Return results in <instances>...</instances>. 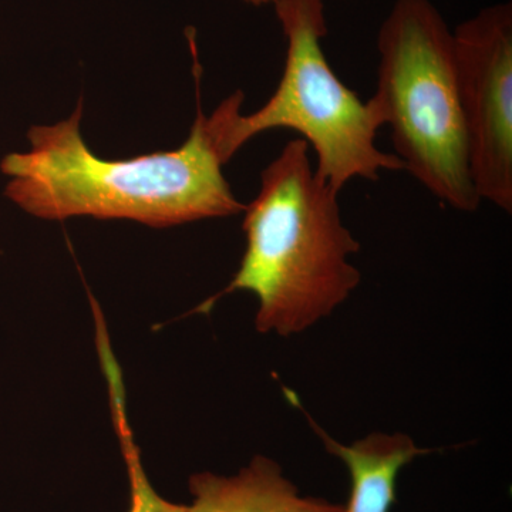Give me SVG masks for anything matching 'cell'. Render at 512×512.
I'll return each mask as SVG.
<instances>
[{
  "label": "cell",
  "mask_w": 512,
  "mask_h": 512,
  "mask_svg": "<svg viewBox=\"0 0 512 512\" xmlns=\"http://www.w3.org/2000/svg\"><path fill=\"white\" fill-rule=\"evenodd\" d=\"M308 420L325 450L349 470L352 490L343 512H390L396 503L400 471L414 458L433 451L417 446L407 434L379 431L346 446L329 436L312 417Z\"/></svg>",
  "instance_id": "cell-7"
},
{
  "label": "cell",
  "mask_w": 512,
  "mask_h": 512,
  "mask_svg": "<svg viewBox=\"0 0 512 512\" xmlns=\"http://www.w3.org/2000/svg\"><path fill=\"white\" fill-rule=\"evenodd\" d=\"M338 197L316 173L303 138L288 141L262 171L258 195L245 205L241 265L222 291L254 293L259 333L306 332L360 285L350 262L360 244L343 224Z\"/></svg>",
  "instance_id": "cell-2"
},
{
  "label": "cell",
  "mask_w": 512,
  "mask_h": 512,
  "mask_svg": "<svg viewBox=\"0 0 512 512\" xmlns=\"http://www.w3.org/2000/svg\"><path fill=\"white\" fill-rule=\"evenodd\" d=\"M468 165L480 201L512 212V5L481 9L453 32Z\"/></svg>",
  "instance_id": "cell-5"
},
{
  "label": "cell",
  "mask_w": 512,
  "mask_h": 512,
  "mask_svg": "<svg viewBox=\"0 0 512 512\" xmlns=\"http://www.w3.org/2000/svg\"><path fill=\"white\" fill-rule=\"evenodd\" d=\"M377 52L372 101L404 171L454 210L476 211L454 37L440 10L430 0H396Z\"/></svg>",
  "instance_id": "cell-3"
},
{
  "label": "cell",
  "mask_w": 512,
  "mask_h": 512,
  "mask_svg": "<svg viewBox=\"0 0 512 512\" xmlns=\"http://www.w3.org/2000/svg\"><path fill=\"white\" fill-rule=\"evenodd\" d=\"M274 6L286 39L284 73L275 93L248 116L241 114V90L222 101L227 161L251 138L288 128L313 148L316 173L339 194L356 178L377 181L383 171L404 170L396 154L377 147L383 121L375 103L340 82L323 52L328 35L323 0H278Z\"/></svg>",
  "instance_id": "cell-4"
},
{
  "label": "cell",
  "mask_w": 512,
  "mask_h": 512,
  "mask_svg": "<svg viewBox=\"0 0 512 512\" xmlns=\"http://www.w3.org/2000/svg\"><path fill=\"white\" fill-rule=\"evenodd\" d=\"M188 512H343L345 505L302 497L272 458L255 456L237 476L198 473L190 478Z\"/></svg>",
  "instance_id": "cell-6"
},
{
  "label": "cell",
  "mask_w": 512,
  "mask_h": 512,
  "mask_svg": "<svg viewBox=\"0 0 512 512\" xmlns=\"http://www.w3.org/2000/svg\"><path fill=\"white\" fill-rule=\"evenodd\" d=\"M99 356L107 386H109L114 426H116L121 451L127 464L128 478H130L131 504L128 512H188V505L170 503L161 497L148 481L141 463L140 450L134 443L130 424L127 421L126 400H124L126 394H124L120 367L117 366L116 357L111 350H104Z\"/></svg>",
  "instance_id": "cell-8"
},
{
  "label": "cell",
  "mask_w": 512,
  "mask_h": 512,
  "mask_svg": "<svg viewBox=\"0 0 512 512\" xmlns=\"http://www.w3.org/2000/svg\"><path fill=\"white\" fill-rule=\"evenodd\" d=\"M244 2L251 3L254 6H262V5H275L278 0H244Z\"/></svg>",
  "instance_id": "cell-9"
},
{
  "label": "cell",
  "mask_w": 512,
  "mask_h": 512,
  "mask_svg": "<svg viewBox=\"0 0 512 512\" xmlns=\"http://www.w3.org/2000/svg\"><path fill=\"white\" fill-rule=\"evenodd\" d=\"M188 140L177 150L107 160L97 157L80 133L83 104L69 119L33 126L28 153L3 158L0 170L12 180L5 195L22 210L43 220L73 217L131 220L154 228L174 227L244 212L222 167L224 113L210 117L200 103Z\"/></svg>",
  "instance_id": "cell-1"
}]
</instances>
